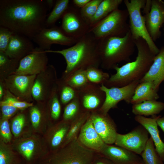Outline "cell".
<instances>
[{"mask_svg": "<svg viewBox=\"0 0 164 164\" xmlns=\"http://www.w3.org/2000/svg\"><path fill=\"white\" fill-rule=\"evenodd\" d=\"M1 134L6 140L9 141L11 138V134L8 119H2L0 125Z\"/></svg>", "mask_w": 164, "mask_h": 164, "instance_id": "obj_43", "label": "cell"}, {"mask_svg": "<svg viewBox=\"0 0 164 164\" xmlns=\"http://www.w3.org/2000/svg\"><path fill=\"white\" fill-rule=\"evenodd\" d=\"M70 123L65 121L56 130L53 135L51 141V145L53 147H57L62 142L67 133Z\"/></svg>", "mask_w": 164, "mask_h": 164, "instance_id": "obj_37", "label": "cell"}, {"mask_svg": "<svg viewBox=\"0 0 164 164\" xmlns=\"http://www.w3.org/2000/svg\"><path fill=\"white\" fill-rule=\"evenodd\" d=\"M156 121L158 126L161 128L164 133V116L162 117L159 115Z\"/></svg>", "mask_w": 164, "mask_h": 164, "instance_id": "obj_47", "label": "cell"}, {"mask_svg": "<svg viewBox=\"0 0 164 164\" xmlns=\"http://www.w3.org/2000/svg\"><path fill=\"white\" fill-rule=\"evenodd\" d=\"M35 147V143L32 140H27L22 143L19 149L21 152L27 160L32 158Z\"/></svg>", "mask_w": 164, "mask_h": 164, "instance_id": "obj_39", "label": "cell"}, {"mask_svg": "<svg viewBox=\"0 0 164 164\" xmlns=\"http://www.w3.org/2000/svg\"><path fill=\"white\" fill-rule=\"evenodd\" d=\"M106 97L100 85L91 83L78 90V98L83 111L91 112L99 109Z\"/></svg>", "mask_w": 164, "mask_h": 164, "instance_id": "obj_15", "label": "cell"}, {"mask_svg": "<svg viewBox=\"0 0 164 164\" xmlns=\"http://www.w3.org/2000/svg\"><path fill=\"white\" fill-rule=\"evenodd\" d=\"M164 80V46L155 56L149 70L140 82L149 81L153 84L155 89L158 91L160 85Z\"/></svg>", "mask_w": 164, "mask_h": 164, "instance_id": "obj_21", "label": "cell"}, {"mask_svg": "<svg viewBox=\"0 0 164 164\" xmlns=\"http://www.w3.org/2000/svg\"><path fill=\"white\" fill-rule=\"evenodd\" d=\"M36 75H26L12 74L2 80L5 88L19 100L34 102L32 89Z\"/></svg>", "mask_w": 164, "mask_h": 164, "instance_id": "obj_10", "label": "cell"}, {"mask_svg": "<svg viewBox=\"0 0 164 164\" xmlns=\"http://www.w3.org/2000/svg\"><path fill=\"white\" fill-rule=\"evenodd\" d=\"M140 155L145 164H164L156 151L151 137L149 138Z\"/></svg>", "mask_w": 164, "mask_h": 164, "instance_id": "obj_29", "label": "cell"}, {"mask_svg": "<svg viewBox=\"0 0 164 164\" xmlns=\"http://www.w3.org/2000/svg\"><path fill=\"white\" fill-rule=\"evenodd\" d=\"M47 53L39 47H35L20 60L17 69L12 74L37 75L43 72L48 65Z\"/></svg>", "mask_w": 164, "mask_h": 164, "instance_id": "obj_12", "label": "cell"}, {"mask_svg": "<svg viewBox=\"0 0 164 164\" xmlns=\"http://www.w3.org/2000/svg\"><path fill=\"white\" fill-rule=\"evenodd\" d=\"M123 2L128 14L129 30L134 40L139 38L147 43L152 52L156 55L160 49L150 36L146 29L141 9L144 7L146 0H124Z\"/></svg>", "mask_w": 164, "mask_h": 164, "instance_id": "obj_6", "label": "cell"}, {"mask_svg": "<svg viewBox=\"0 0 164 164\" xmlns=\"http://www.w3.org/2000/svg\"><path fill=\"white\" fill-rule=\"evenodd\" d=\"M69 0H57L52 11L48 15L46 20V28L55 26L56 21L62 18L69 6Z\"/></svg>", "mask_w": 164, "mask_h": 164, "instance_id": "obj_28", "label": "cell"}, {"mask_svg": "<svg viewBox=\"0 0 164 164\" xmlns=\"http://www.w3.org/2000/svg\"><path fill=\"white\" fill-rule=\"evenodd\" d=\"M137 55L135 60L120 67L114 68L116 73L111 75L104 85L110 88L122 87L137 80H140L149 70L155 55L142 38L135 40Z\"/></svg>", "mask_w": 164, "mask_h": 164, "instance_id": "obj_3", "label": "cell"}, {"mask_svg": "<svg viewBox=\"0 0 164 164\" xmlns=\"http://www.w3.org/2000/svg\"><path fill=\"white\" fill-rule=\"evenodd\" d=\"M163 82H164V81H163Z\"/></svg>", "mask_w": 164, "mask_h": 164, "instance_id": "obj_52", "label": "cell"}, {"mask_svg": "<svg viewBox=\"0 0 164 164\" xmlns=\"http://www.w3.org/2000/svg\"><path fill=\"white\" fill-rule=\"evenodd\" d=\"M102 1L90 0L84 7L80 9L81 15L89 24L90 21L95 14L98 6Z\"/></svg>", "mask_w": 164, "mask_h": 164, "instance_id": "obj_36", "label": "cell"}, {"mask_svg": "<svg viewBox=\"0 0 164 164\" xmlns=\"http://www.w3.org/2000/svg\"><path fill=\"white\" fill-rule=\"evenodd\" d=\"M159 116L148 118L145 116L136 115L135 121L143 126L148 131L152 138L155 148L162 161L164 162V143L159 135L156 119Z\"/></svg>", "mask_w": 164, "mask_h": 164, "instance_id": "obj_22", "label": "cell"}, {"mask_svg": "<svg viewBox=\"0 0 164 164\" xmlns=\"http://www.w3.org/2000/svg\"><path fill=\"white\" fill-rule=\"evenodd\" d=\"M99 41L89 32L69 48L46 51L60 54L64 57L66 67L61 78L65 79L78 71L86 70L91 67L99 68L101 65Z\"/></svg>", "mask_w": 164, "mask_h": 164, "instance_id": "obj_2", "label": "cell"}, {"mask_svg": "<svg viewBox=\"0 0 164 164\" xmlns=\"http://www.w3.org/2000/svg\"><path fill=\"white\" fill-rule=\"evenodd\" d=\"M128 18L127 9L118 8L91 27L89 32L99 40L108 37H123L130 31Z\"/></svg>", "mask_w": 164, "mask_h": 164, "instance_id": "obj_5", "label": "cell"}, {"mask_svg": "<svg viewBox=\"0 0 164 164\" xmlns=\"http://www.w3.org/2000/svg\"><path fill=\"white\" fill-rule=\"evenodd\" d=\"M90 0H73V3L77 7L82 8L84 7Z\"/></svg>", "mask_w": 164, "mask_h": 164, "instance_id": "obj_46", "label": "cell"}, {"mask_svg": "<svg viewBox=\"0 0 164 164\" xmlns=\"http://www.w3.org/2000/svg\"><path fill=\"white\" fill-rule=\"evenodd\" d=\"M143 15L147 31L155 42L161 35V28L164 25V3L162 0H151L149 11Z\"/></svg>", "mask_w": 164, "mask_h": 164, "instance_id": "obj_16", "label": "cell"}, {"mask_svg": "<svg viewBox=\"0 0 164 164\" xmlns=\"http://www.w3.org/2000/svg\"><path fill=\"white\" fill-rule=\"evenodd\" d=\"M0 105L2 119H8L19 110L15 107L2 101H0Z\"/></svg>", "mask_w": 164, "mask_h": 164, "instance_id": "obj_42", "label": "cell"}, {"mask_svg": "<svg viewBox=\"0 0 164 164\" xmlns=\"http://www.w3.org/2000/svg\"><path fill=\"white\" fill-rule=\"evenodd\" d=\"M139 82L140 80L135 81L123 87L110 88L101 85V88L104 92L106 97L103 105L98 110L107 114L111 109L116 108L121 101H124L130 104L135 89Z\"/></svg>", "mask_w": 164, "mask_h": 164, "instance_id": "obj_11", "label": "cell"}, {"mask_svg": "<svg viewBox=\"0 0 164 164\" xmlns=\"http://www.w3.org/2000/svg\"><path fill=\"white\" fill-rule=\"evenodd\" d=\"M4 102L15 107L18 110H23L32 106L34 102L30 103L21 101L12 94L6 88L2 100Z\"/></svg>", "mask_w": 164, "mask_h": 164, "instance_id": "obj_35", "label": "cell"}, {"mask_svg": "<svg viewBox=\"0 0 164 164\" xmlns=\"http://www.w3.org/2000/svg\"><path fill=\"white\" fill-rule=\"evenodd\" d=\"M48 10H50L54 5L56 1L53 0H45Z\"/></svg>", "mask_w": 164, "mask_h": 164, "instance_id": "obj_48", "label": "cell"}, {"mask_svg": "<svg viewBox=\"0 0 164 164\" xmlns=\"http://www.w3.org/2000/svg\"><path fill=\"white\" fill-rule=\"evenodd\" d=\"M137 164H145L143 161H142L141 162H140Z\"/></svg>", "mask_w": 164, "mask_h": 164, "instance_id": "obj_49", "label": "cell"}, {"mask_svg": "<svg viewBox=\"0 0 164 164\" xmlns=\"http://www.w3.org/2000/svg\"><path fill=\"white\" fill-rule=\"evenodd\" d=\"M48 9L43 0H0V26L32 40L46 28Z\"/></svg>", "mask_w": 164, "mask_h": 164, "instance_id": "obj_1", "label": "cell"}, {"mask_svg": "<svg viewBox=\"0 0 164 164\" xmlns=\"http://www.w3.org/2000/svg\"><path fill=\"white\" fill-rule=\"evenodd\" d=\"M14 33L8 28L0 26V52L5 53Z\"/></svg>", "mask_w": 164, "mask_h": 164, "instance_id": "obj_38", "label": "cell"}, {"mask_svg": "<svg viewBox=\"0 0 164 164\" xmlns=\"http://www.w3.org/2000/svg\"><path fill=\"white\" fill-rule=\"evenodd\" d=\"M91 112L83 111L81 113L70 123V126L66 136L65 145L77 138L83 125L90 117Z\"/></svg>", "mask_w": 164, "mask_h": 164, "instance_id": "obj_26", "label": "cell"}, {"mask_svg": "<svg viewBox=\"0 0 164 164\" xmlns=\"http://www.w3.org/2000/svg\"><path fill=\"white\" fill-rule=\"evenodd\" d=\"M13 156L6 149L1 147L0 150V164H11Z\"/></svg>", "mask_w": 164, "mask_h": 164, "instance_id": "obj_44", "label": "cell"}, {"mask_svg": "<svg viewBox=\"0 0 164 164\" xmlns=\"http://www.w3.org/2000/svg\"><path fill=\"white\" fill-rule=\"evenodd\" d=\"M135 46L130 31L123 37H108L99 40L100 67L109 70L114 69L121 62H130Z\"/></svg>", "mask_w": 164, "mask_h": 164, "instance_id": "obj_4", "label": "cell"}, {"mask_svg": "<svg viewBox=\"0 0 164 164\" xmlns=\"http://www.w3.org/2000/svg\"><path fill=\"white\" fill-rule=\"evenodd\" d=\"M163 2H164V1H163Z\"/></svg>", "mask_w": 164, "mask_h": 164, "instance_id": "obj_51", "label": "cell"}, {"mask_svg": "<svg viewBox=\"0 0 164 164\" xmlns=\"http://www.w3.org/2000/svg\"><path fill=\"white\" fill-rule=\"evenodd\" d=\"M57 87L61 104L66 105L78 96V91L68 85L61 78L58 79Z\"/></svg>", "mask_w": 164, "mask_h": 164, "instance_id": "obj_27", "label": "cell"}, {"mask_svg": "<svg viewBox=\"0 0 164 164\" xmlns=\"http://www.w3.org/2000/svg\"><path fill=\"white\" fill-rule=\"evenodd\" d=\"M158 91L150 81L139 82L135 89L130 104L133 105L147 101L157 100L159 97Z\"/></svg>", "mask_w": 164, "mask_h": 164, "instance_id": "obj_23", "label": "cell"}, {"mask_svg": "<svg viewBox=\"0 0 164 164\" xmlns=\"http://www.w3.org/2000/svg\"><path fill=\"white\" fill-rule=\"evenodd\" d=\"M25 121V117L23 114L17 115L13 119L12 126V132L15 136H18L21 132Z\"/></svg>", "mask_w": 164, "mask_h": 164, "instance_id": "obj_40", "label": "cell"}, {"mask_svg": "<svg viewBox=\"0 0 164 164\" xmlns=\"http://www.w3.org/2000/svg\"><path fill=\"white\" fill-rule=\"evenodd\" d=\"M30 115L32 125L34 128L37 127L40 122L42 113L37 105H33L30 107Z\"/></svg>", "mask_w": 164, "mask_h": 164, "instance_id": "obj_41", "label": "cell"}, {"mask_svg": "<svg viewBox=\"0 0 164 164\" xmlns=\"http://www.w3.org/2000/svg\"><path fill=\"white\" fill-rule=\"evenodd\" d=\"M123 1L122 0H102L95 14L90 21L91 28L118 8Z\"/></svg>", "mask_w": 164, "mask_h": 164, "instance_id": "obj_25", "label": "cell"}, {"mask_svg": "<svg viewBox=\"0 0 164 164\" xmlns=\"http://www.w3.org/2000/svg\"><path fill=\"white\" fill-rule=\"evenodd\" d=\"M90 118L104 142L107 144L114 143L118 133L115 124L108 113L104 114L97 110L91 112Z\"/></svg>", "mask_w": 164, "mask_h": 164, "instance_id": "obj_17", "label": "cell"}, {"mask_svg": "<svg viewBox=\"0 0 164 164\" xmlns=\"http://www.w3.org/2000/svg\"><path fill=\"white\" fill-rule=\"evenodd\" d=\"M149 135L147 130L140 125L125 134L118 133L114 143L140 155L149 138Z\"/></svg>", "mask_w": 164, "mask_h": 164, "instance_id": "obj_13", "label": "cell"}, {"mask_svg": "<svg viewBox=\"0 0 164 164\" xmlns=\"http://www.w3.org/2000/svg\"><path fill=\"white\" fill-rule=\"evenodd\" d=\"M20 61L10 59L5 53L0 52V80L13 73L17 69Z\"/></svg>", "mask_w": 164, "mask_h": 164, "instance_id": "obj_30", "label": "cell"}, {"mask_svg": "<svg viewBox=\"0 0 164 164\" xmlns=\"http://www.w3.org/2000/svg\"></svg>", "mask_w": 164, "mask_h": 164, "instance_id": "obj_53", "label": "cell"}, {"mask_svg": "<svg viewBox=\"0 0 164 164\" xmlns=\"http://www.w3.org/2000/svg\"><path fill=\"white\" fill-rule=\"evenodd\" d=\"M163 26V32H164V25Z\"/></svg>", "mask_w": 164, "mask_h": 164, "instance_id": "obj_50", "label": "cell"}, {"mask_svg": "<svg viewBox=\"0 0 164 164\" xmlns=\"http://www.w3.org/2000/svg\"><path fill=\"white\" fill-rule=\"evenodd\" d=\"M77 139L85 147L98 152L106 144L96 132L90 117L82 127Z\"/></svg>", "mask_w": 164, "mask_h": 164, "instance_id": "obj_20", "label": "cell"}, {"mask_svg": "<svg viewBox=\"0 0 164 164\" xmlns=\"http://www.w3.org/2000/svg\"><path fill=\"white\" fill-rule=\"evenodd\" d=\"M83 111L77 96L66 105L63 114L64 121L70 123Z\"/></svg>", "mask_w": 164, "mask_h": 164, "instance_id": "obj_31", "label": "cell"}, {"mask_svg": "<svg viewBox=\"0 0 164 164\" xmlns=\"http://www.w3.org/2000/svg\"><path fill=\"white\" fill-rule=\"evenodd\" d=\"M99 153L114 164H137L142 161L138 155L116 145L105 144Z\"/></svg>", "mask_w": 164, "mask_h": 164, "instance_id": "obj_18", "label": "cell"}, {"mask_svg": "<svg viewBox=\"0 0 164 164\" xmlns=\"http://www.w3.org/2000/svg\"><path fill=\"white\" fill-rule=\"evenodd\" d=\"M32 40L38 45V47L46 51L50 50L53 44L71 46L77 41L67 36L60 27L55 25L44 28Z\"/></svg>", "mask_w": 164, "mask_h": 164, "instance_id": "obj_14", "label": "cell"}, {"mask_svg": "<svg viewBox=\"0 0 164 164\" xmlns=\"http://www.w3.org/2000/svg\"><path fill=\"white\" fill-rule=\"evenodd\" d=\"M164 109V102L157 100H149L133 104L132 112L135 115L153 116Z\"/></svg>", "mask_w": 164, "mask_h": 164, "instance_id": "obj_24", "label": "cell"}, {"mask_svg": "<svg viewBox=\"0 0 164 164\" xmlns=\"http://www.w3.org/2000/svg\"><path fill=\"white\" fill-rule=\"evenodd\" d=\"M58 78L56 69L48 64L43 72L36 75L32 89L34 101L46 103L57 85Z\"/></svg>", "mask_w": 164, "mask_h": 164, "instance_id": "obj_9", "label": "cell"}, {"mask_svg": "<svg viewBox=\"0 0 164 164\" xmlns=\"http://www.w3.org/2000/svg\"><path fill=\"white\" fill-rule=\"evenodd\" d=\"M92 164H114L100 153L97 152Z\"/></svg>", "mask_w": 164, "mask_h": 164, "instance_id": "obj_45", "label": "cell"}, {"mask_svg": "<svg viewBox=\"0 0 164 164\" xmlns=\"http://www.w3.org/2000/svg\"><path fill=\"white\" fill-rule=\"evenodd\" d=\"M85 72L89 82L98 85H104L110 77L109 73L99 68L91 67L86 70Z\"/></svg>", "mask_w": 164, "mask_h": 164, "instance_id": "obj_32", "label": "cell"}, {"mask_svg": "<svg viewBox=\"0 0 164 164\" xmlns=\"http://www.w3.org/2000/svg\"><path fill=\"white\" fill-rule=\"evenodd\" d=\"M54 154L50 164H92L97 152L87 148L77 138Z\"/></svg>", "mask_w": 164, "mask_h": 164, "instance_id": "obj_7", "label": "cell"}, {"mask_svg": "<svg viewBox=\"0 0 164 164\" xmlns=\"http://www.w3.org/2000/svg\"><path fill=\"white\" fill-rule=\"evenodd\" d=\"M31 40L25 36L14 33L5 53L10 59L20 60L35 48Z\"/></svg>", "mask_w": 164, "mask_h": 164, "instance_id": "obj_19", "label": "cell"}, {"mask_svg": "<svg viewBox=\"0 0 164 164\" xmlns=\"http://www.w3.org/2000/svg\"><path fill=\"white\" fill-rule=\"evenodd\" d=\"M46 103L49 107L51 118L57 120L60 116L61 112V104L58 97L57 85Z\"/></svg>", "mask_w": 164, "mask_h": 164, "instance_id": "obj_34", "label": "cell"}, {"mask_svg": "<svg viewBox=\"0 0 164 164\" xmlns=\"http://www.w3.org/2000/svg\"><path fill=\"white\" fill-rule=\"evenodd\" d=\"M60 27L67 36L77 40L88 33L91 28L81 15L80 9L70 5L62 18Z\"/></svg>", "mask_w": 164, "mask_h": 164, "instance_id": "obj_8", "label": "cell"}, {"mask_svg": "<svg viewBox=\"0 0 164 164\" xmlns=\"http://www.w3.org/2000/svg\"><path fill=\"white\" fill-rule=\"evenodd\" d=\"M63 80L66 83L78 91L90 83L87 78L85 70L77 72Z\"/></svg>", "mask_w": 164, "mask_h": 164, "instance_id": "obj_33", "label": "cell"}]
</instances>
